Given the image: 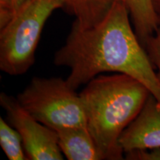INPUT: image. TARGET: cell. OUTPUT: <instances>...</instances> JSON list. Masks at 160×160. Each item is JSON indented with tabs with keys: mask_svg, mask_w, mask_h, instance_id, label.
Wrapping results in <instances>:
<instances>
[{
	"mask_svg": "<svg viewBox=\"0 0 160 160\" xmlns=\"http://www.w3.org/2000/svg\"><path fill=\"white\" fill-rule=\"evenodd\" d=\"M53 62L70 68L68 85L77 90L106 72L134 78L160 102V82L147 51L136 34L123 0H117L105 18L82 28L73 22Z\"/></svg>",
	"mask_w": 160,
	"mask_h": 160,
	"instance_id": "cell-1",
	"label": "cell"
},
{
	"mask_svg": "<svg viewBox=\"0 0 160 160\" xmlns=\"http://www.w3.org/2000/svg\"><path fill=\"white\" fill-rule=\"evenodd\" d=\"M151 93L134 78L124 73L99 74L79 93L86 126L102 159L121 160L125 153L119 139L137 117Z\"/></svg>",
	"mask_w": 160,
	"mask_h": 160,
	"instance_id": "cell-2",
	"label": "cell"
},
{
	"mask_svg": "<svg viewBox=\"0 0 160 160\" xmlns=\"http://www.w3.org/2000/svg\"><path fill=\"white\" fill-rule=\"evenodd\" d=\"M63 0H29L0 28V70L10 76L25 73L35 62L42 32Z\"/></svg>",
	"mask_w": 160,
	"mask_h": 160,
	"instance_id": "cell-3",
	"label": "cell"
},
{
	"mask_svg": "<svg viewBox=\"0 0 160 160\" xmlns=\"http://www.w3.org/2000/svg\"><path fill=\"white\" fill-rule=\"evenodd\" d=\"M17 99L35 119L56 131L87 127L79 94L66 79L33 77Z\"/></svg>",
	"mask_w": 160,
	"mask_h": 160,
	"instance_id": "cell-4",
	"label": "cell"
},
{
	"mask_svg": "<svg viewBox=\"0 0 160 160\" xmlns=\"http://www.w3.org/2000/svg\"><path fill=\"white\" fill-rule=\"evenodd\" d=\"M0 105L7 121L19 132L28 160H62L64 156L58 142V133L35 119L20 105L17 98L2 92Z\"/></svg>",
	"mask_w": 160,
	"mask_h": 160,
	"instance_id": "cell-5",
	"label": "cell"
},
{
	"mask_svg": "<svg viewBox=\"0 0 160 160\" xmlns=\"http://www.w3.org/2000/svg\"><path fill=\"white\" fill-rule=\"evenodd\" d=\"M124 153L160 148V102L151 94L142 109L119 139Z\"/></svg>",
	"mask_w": 160,
	"mask_h": 160,
	"instance_id": "cell-6",
	"label": "cell"
},
{
	"mask_svg": "<svg viewBox=\"0 0 160 160\" xmlns=\"http://www.w3.org/2000/svg\"><path fill=\"white\" fill-rule=\"evenodd\" d=\"M58 142L68 160H102L87 127L68 128L57 131Z\"/></svg>",
	"mask_w": 160,
	"mask_h": 160,
	"instance_id": "cell-7",
	"label": "cell"
},
{
	"mask_svg": "<svg viewBox=\"0 0 160 160\" xmlns=\"http://www.w3.org/2000/svg\"><path fill=\"white\" fill-rule=\"evenodd\" d=\"M128 10L133 29L143 47L160 28V19L151 0H123ZM145 48V47H144Z\"/></svg>",
	"mask_w": 160,
	"mask_h": 160,
	"instance_id": "cell-8",
	"label": "cell"
},
{
	"mask_svg": "<svg viewBox=\"0 0 160 160\" xmlns=\"http://www.w3.org/2000/svg\"><path fill=\"white\" fill-rule=\"evenodd\" d=\"M117 0H63L65 8L75 17V22L82 28L101 22Z\"/></svg>",
	"mask_w": 160,
	"mask_h": 160,
	"instance_id": "cell-9",
	"label": "cell"
},
{
	"mask_svg": "<svg viewBox=\"0 0 160 160\" xmlns=\"http://www.w3.org/2000/svg\"><path fill=\"white\" fill-rule=\"evenodd\" d=\"M0 145L9 160H28L19 133L0 117Z\"/></svg>",
	"mask_w": 160,
	"mask_h": 160,
	"instance_id": "cell-10",
	"label": "cell"
},
{
	"mask_svg": "<svg viewBox=\"0 0 160 160\" xmlns=\"http://www.w3.org/2000/svg\"><path fill=\"white\" fill-rule=\"evenodd\" d=\"M145 48L153 64L157 75L160 82V28L159 30L148 39L145 44Z\"/></svg>",
	"mask_w": 160,
	"mask_h": 160,
	"instance_id": "cell-11",
	"label": "cell"
},
{
	"mask_svg": "<svg viewBox=\"0 0 160 160\" xmlns=\"http://www.w3.org/2000/svg\"><path fill=\"white\" fill-rule=\"evenodd\" d=\"M29 0H0V28L8 22L13 14Z\"/></svg>",
	"mask_w": 160,
	"mask_h": 160,
	"instance_id": "cell-12",
	"label": "cell"
},
{
	"mask_svg": "<svg viewBox=\"0 0 160 160\" xmlns=\"http://www.w3.org/2000/svg\"><path fill=\"white\" fill-rule=\"evenodd\" d=\"M125 157L128 160H160V148L133 150L125 153Z\"/></svg>",
	"mask_w": 160,
	"mask_h": 160,
	"instance_id": "cell-13",
	"label": "cell"
},
{
	"mask_svg": "<svg viewBox=\"0 0 160 160\" xmlns=\"http://www.w3.org/2000/svg\"><path fill=\"white\" fill-rule=\"evenodd\" d=\"M151 1L156 13L160 19V0H151Z\"/></svg>",
	"mask_w": 160,
	"mask_h": 160,
	"instance_id": "cell-14",
	"label": "cell"
}]
</instances>
